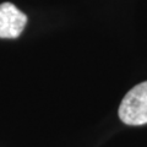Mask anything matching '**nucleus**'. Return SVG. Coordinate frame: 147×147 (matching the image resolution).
Wrapping results in <instances>:
<instances>
[{"label": "nucleus", "mask_w": 147, "mask_h": 147, "mask_svg": "<svg viewBox=\"0 0 147 147\" xmlns=\"http://www.w3.org/2000/svg\"><path fill=\"white\" fill-rule=\"evenodd\" d=\"M27 24V16L11 3L0 5V38H17Z\"/></svg>", "instance_id": "obj_2"}, {"label": "nucleus", "mask_w": 147, "mask_h": 147, "mask_svg": "<svg viewBox=\"0 0 147 147\" xmlns=\"http://www.w3.org/2000/svg\"><path fill=\"white\" fill-rule=\"evenodd\" d=\"M119 118L127 125L147 124V81L127 92L119 107Z\"/></svg>", "instance_id": "obj_1"}]
</instances>
